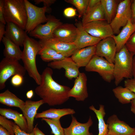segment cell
Listing matches in <instances>:
<instances>
[{
  "instance_id": "5bb4252c",
  "label": "cell",
  "mask_w": 135,
  "mask_h": 135,
  "mask_svg": "<svg viewBox=\"0 0 135 135\" xmlns=\"http://www.w3.org/2000/svg\"><path fill=\"white\" fill-rule=\"evenodd\" d=\"M87 78L84 72H80L76 78L73 87L68 93L69 97L74 98L78 101H84L88 96L87 86Z\"/></svg>"
},
{
  "instance_id": "277c9868",
  "label": "cell",
  "mask_w": 135,
  "mask_h": 135,
  "mask_svg": "<svg viewBox=\"0 0 135 135\" xmlns=\"http://www.w3.org/2000/svg\"><path fill=\"white\" fill-rule=\"evenodd\" d=\"M4 14L6 23L12 22L25 30L27 14L24 0H4Z\"/></svg>"
},
{
  "instance_id": "e0dca14e",
  "label": "cell",
  "mask_w": 135,
  "mask_h": 135,
  "mask_svg": "<svg viewBox=\"0 0 135 135\" xmlns=\"http://www.w3.org/2000/svg\"><path fill=\"white\" fill-rule=\"evenodd\" d=\"M76 26L72 24H62L54 31L53 38L60 40L70 43H73L77 35Z\"/></svg>"
},
{
  "instance_id": "ac0fdd59",
  "label": "cell",
  "mask_w": 135,
  "mask_h": 135,
  "mask_svg": "<svg viewBox=\"0 0 135 135\" xmlns=\"http://www.w3.org/2000/svg\"><path fill=\"white\" fill-rule=\"evenodd\" d=\"M44 104L42 99L37 101L27 100L20 109L27 122L28 133H30L33 131L34 118L37 113V111L40 107Z\"/></svg>"
},
{
  "instance_id": "ba28073f",
  "label": "cell",
  "mask_w": 135,
  "mask_h": 135,
  "mask_svg": "<svg viewBox=\"0 0 135 135\" xmlns=\"http://www.w3.org/2000/svg\"><path fill=\"white\" fill-rule=\"evenodd\" d=\"M132 0H124L118 3L114 17L110 24L114 34H118L122 27L127 24L132 17L131 6Z\"/></svg>"
},
{
  "instance_id": "ee69618b",
  "label": "cell",
  "mask_w": 135,
  "mask_h": 135,
  "mask_svg": "<svg viewBox=\"0 0 135 135\" xmlns=\"http://www.w3.org/2000/svg\"><path fill=\"white\" fill-rule=\"evenodd\" d=\"M101 0H89L88 7L94 6L100 2Z\"/></svg>"
},
{
  "instance_id": "8fae6325",
  "label": "cell",
  "mask_w": 135,
  "mask_h": 135,
  "mask_svg": "<svg viewBox=\"0 0 135 135\" xmlns=\"http://www.w3.org/2000/svg\"><path fill=\"white\" fill-rule=\"evenodd\" d=\"M117 48L112 36L102 40L96 45L95 55L104 58L110 62L114 64Z\"/></svg>"
},
{
  "instance_id": "9c48e42d",
  "label": "cell",
  "mask_w": 135,
  "mask_h": 135,
  "mask_svg": "<svg viewBox=\"0 0 135 135\" xmlns=\"http://www.w3.org/2000/svg\"><path fill=\"white\" fill-rule=\"evenodd\" d=\"M48 20L44 24H40L29 33L30 36L44 40L53 38L55 29L62 24L59 19L51 15L47 16Z\"/></svg>"
},
{
  "instance_id": "e575fe53",
  "label": "cell",
  "mask_w": 135,
  "mask_h": 135,
  "mask_svg": "<svg viewBox=\"0 0 135 135\" xmlns=\"http://www.w3.org/2000/svg\"><path fill=\"white\" fill-rule=\"evenodd\" d=\"M125 46L131 54L135 55V32L127 40Z\"/></svg>"
},
{
  "instance_id": "4fadbf2b",
  "label": "cell",
  "mask_w": 135,
  "mask_h": 135,
  "mask_svg": "<svg viewBox=\"0 0 135 135\" xmlns=\"http://www.w3.org/2000/svg\"><path fill=\"white\" fill-rule=\"evenodd\" d=\"M38 42L42 47L51 48L66 57L71 56L77 50L73 43L64 42L54 38Z\"/></svg>"
},
{
  "instance_id": "60d3db41",
  "label": "cell",
  "mask_w": 135,
  "mask_h": 135,
  "mask_svg": "<svg viewBox=\"0 0 135 135\" xmlns=\"http://www.w3.org/2000/svg\"><path fill=\"white\" fill-rule=\"evenodd\" d=\"M34 1L35 4H38L42 2L44 6L48 8L56 1L55 0H34Z\"/></svg>"
},
{
  "instance_id": "ffe728a7",
  "label": "cell",
  "mask_w": 135,
  "mask_h": 135,
  "mask_svg": "<svg viewBox=\"0 0 135 135\" xmlns=\"http://www.w3.org/2000/svg\"><path fill=\"white\" fill-rule=\"evenodd\" d=\"M28 36L25 30L12 22L6 23L4 36L19 46H23Z\"/></svg>"
},
{
  "instance_id": "1f68e13d",
  "label": "cell",
  "mask_w": 135,
  "mask_h": 135,
  "mask_svg": "<svg viewBox=\"0 0 135 135\" xmlns=\"http://www.w3.org/2000/svg\"><path fill=\"white\" fill-rule=\"evenodd\" d=\"M42 120L45 122L50 126L51 134L54 135H65L64 128L61 125L60 119H50L43 118Z\"/></svg>"
},
{
  "instance_id": "4dcf8cb0",
  "label": "cell",
  "mask_w": 135,
  "mask_h": 135,
  "mask_svg": "<svg viewBox=\"0 0 135 135\" xmlns=\"http://www.w3.org/2000/svg\"><path fill=\"white\" fill-rule=\"evenodd\" d=\"M92 110L95 114L98 120V135H107L108 129V124L105 123L104 120L106 114L104 106H100L98 110L93 108Z\"/></svg>"
},
{
  "instance_id": "5b68a950",
  "label": "cell",
  "mask_w": 135,
  "mask_h": 135,
  "mask_svg": "<svg viewBox=\"0 0 135 135\" xmlns=\"http://www.w3.org/2000/svg\"><path fill=\"white\" fill-rule=\"evenodd\" d=\"M27 14V21L25 30L27 34L33 30L41 24L46 22L47 17L46 12L48 8L37 6L28 0H24Z\"/></svg>"
},
{
  "instance_id": "3957f363",
  "label": "cell",
  "mask_w": 135,
  "mask_h": 135,
  "mask_svg": "<svg viewBox=\"0 0 135 135\" xmlns=\"http://www.w3.org/2000/svg\"><path fill=\"white\" fill-rule=\"evenodd\" d=\"M134 56L125 46L116 52L113 71L115 84L117 86L124 78H132V64Z\"/></svg>"
},
{
  "instance_id": "836d02e7",
  "label": "cell",
  "mask_w": 135,
  "mask_h": 135,
  "mask_svg": "<svg viewBox=\"0 0 135 135\" xmlns=\"http://www.w3.org/2000/svg\"><path fill=\"white\" fill-rule=\"evenodd\" d=\"M15 123L2 116H0V124L6 129L11 135H15L13 130Z\"/></svg>"
},
{
  "instance_id": "74e56055",
  "label": "cell",
  "mask_w": 135,
  "mask_h": 135,
  "mask_svg": "<svg viewBox=\"0 0 135 135\" xmlns=\"http://www.w3.org/2000/svg\"><path fill=\"white\" fill-rule=\"evenodd\" d=\"M64 14L68 18L74 17L76 15V10L71 7L67 8L64 10Z\"/></svg>"
},
{
  "instance_id": "d6986e66",
  "label": "cell",
  "mask_w": 135,
  "mask_h": 135,
  "mask_svg": "<svg viewBox=\"0 0 135 135\" xmlns=\"http://www.w3.org/2000/svg\"><path fill=\"white\" fill-rule=\"evenodd\" d=\"M72 121L69 126L64 128L65 135H93L89 131L90 127L93 124L91 116H89L86 123H81L78 122L76 117L72 115Z\"/></svg>"
},
{
  "instance_id": "8d00e7d4",
  "label": "cell",
  "mask_w": 135,
  "mask_h": 135,
  "mask_svg": "<svg viewBox=\"0 0 135 135\" xmlns=\"http://www.w3.org/2000/svg\"><path fill=\"white\" fill-rule=\"evenodd\" d=\"M124 86L135 94V79L131 78L126 79L124 82Z\"/></svg>"
},
{
  "instance_id": "7c38bea8",
  "label": "cell",
  "mask_w": 135,
  "mask_h": 135,
  "mask_svg": "<svg viewBox=\"0 0 135 135\" xmlns=\"http://www.w3.org/2000/svg\"><path fill=\"white\" fill-rule=\"evenodd\" d=\"M108 132L107 135H135V128L130 127L114 114L107 120Z\"/></svg>"
},
{
  "instance_id": "2e32d148",
  "label": "cell",
  "mask_w": 135,
  "mask_h": 135,
  "mask_svg": "<svg viewBox=\"0 0 135 135\" xmlns=\"http://www.w3.org/2000/svg\"><path fill=\"white\" fill-rule=\"evenodd\" d=\"M75 26L77 28V34L76 39L73 43L77 49L96 46L102 40L88 33L83 28L82 22H76Z\"/></svg>"
},
{
  "instance_id": "44dd1931",
  "label": "cell",
  "mask_w": 135,
  "mask_h": 135,
  "mask_svg": "<svg viewBox=\"0 0 135 135\" xmlns=\"http://www.w3.org/2000/svg\"><path fill=\"white\" fill-rule=\"evenodd\" d=\"M96 50V46L77 49L71 57L79 68L85 67L95 55Z\"/></svg>"
},
{
  "instance_id": "b9f144b4",
  "label": "cell",
  "mask_w": 135,
  "mask_h": 135,
  "mask_svg": "<svg viewBox=\"0 0 135 135\" xmlns=\"http://www.w3.org/2000/svg\"><path fill=\"white\" fill-rule=\"evenodd\" d=\"M131 8L132 12V22L135 23V0H132Z\"/></svg>"
},
{
  "instance_id": "cb8c5ba5",
  "label": "cell",
  "mask_w": 135,
  "mask_h": 135,
  "mask_svg": "<svg viewBox=\"0 0 135 135\" xmlns=\"http://www.w3.org/2000/svg\"><path fill=\"white\" fill-rule=\"evenodd\" d=\"M2 41L4 46L3 54L5 58L18 61L22 59V51L19 46L4 36Z\"/></svg>"
},
{
  "instance_id": "9a60e30c",
  "label": "cell",
  "mask_w": 135,
  "mask_h": 135,
  "mask_svg": "<svg viewBox=\"0 0 135 135\" xmlns=\"http://www.w3.org/2000/svg\"><path fill=\"white\" fill-rule=\"evenodd\" d=\"M48 66L54 69L64 68L65 70V76L69 80L76 78L80 73L79 68L71 57H65L60 60L50 62L48 64Z\"/></svg>"
},
{
  "instance_id": "d590c367",
  "label": "cell",
  "mask_w": 135,
  "mask_h": 135,
  "mask_svg": "<svg viewBox=\"0 0 135 135\" xmlns=\"http://www.w3.org/2000/svg\"><path fill=\"white\" fill-rule=\"evenodd\" d=\"M23 76L18 74L13 76L11 80V82L14 86L18 87L20 86L23 82Z\"/></svg>"
},
{
  "instance_id": "484cf974",
  "label": "cell",
  "mask_w": 135,
  "mask_h": 135,
  "mask_svg": "<svg viewBox=\"0 0 135 135\" xmlns=\"http://www.w3.org/2000/svg\"><path fill=\"white\" fill-rule=\"evenodd\" d=\"M76 113L75 110L70 108H64L62 109L50 108L37 113L35 118H46L50 119H60L62 117L69 114L73 115Z\"/></svg>"
},
{
  "instance_id": "f1b7e54d",
  "label": "cell",
  "mask_w": 135,
  "mask_h": 135,
  "mask_svg": "<svg viewBox=\"0 0 135 135\" xmlns=\"http://www.w3.org/2000/svg\"><path fill=\"white\" fill-rule=\"evenodd\" d=\"M112 92L118 101L122 104L129 103L135 98V94L125 87L118 86L113 89Z\"/></svg>"
},
{
  "instance_id": "7a4b0ae2",
  "label": "cell",
  "mask_w": 135,
  "mask_h": 135,
  "mask_svg": "<svg viewBox=\"0 0 135 135\" xmlns=\"http://www.w3.org/2000/svg\"><path fill=\"white\" fill-rule=\"evenodd\" d=\"M23 47L21 60L29 76L39 85L41 83L42 76L37 68L36 57L42 47L38 41L28 35L24 42Z\"/></svg>"
},
{
  "instance_id": "f6af8a7d",
  "label": "cell",
  "mask_w": 135,
  "mask_h": 135,
  "mask_svg": "<svg viewBox=\"0 0 135 135\" xmlns=\"http://www.w3.org/2000/svg\"><path fill=\"white\" fill-rule=\"evenodd\" d=\"M0 135H11L6 129L0 125Z\"/></svg>"
},
{
  "instance_id": "f35d334b",
  "label": "cell",
  "mask_w": 135,
  "mask_h": 135,
  "mask_svg": "<svg viewBox=\"0 0 135 135\" xmlns=\"http://www.w3.org/2000/svg\"><path fill=\"white\" fill-rule=\"evenodd\" d=\"M13 130L15 135H34V131L30 133H27L22 130L15 123Z\"/></svg>"
},
{
  "instance_id": "4316f807",
  "label": "cell",
  "mask_w": 135,
  "mask_h": 135,
  "mask_svg": "<svg viewBox=\"0 0 135 135\" xmlns=\"http://www.w3.org/2000/svg\"><path fill=\"white\" fill-rule=\"evenodd\" d=\"M24 102L17 97L8 90L0 94V103L11 107H16L21 109Z\"/></svg>"
},
{
  "instance_id": "c3c4849f",
  "label": "cell",
  "mask_w": 135,
  "mask_h": 135,
  "mask_svg": "<svg viewBox=\"0 0 135 135\" xmlns=\"http://www.w3.org/2000/svg\"><path fill=\"white\" fill-rule=\"evenodd\" d=\"M132 74L133 78L135 79V55L133 56L132 60Z\"/></svg>"
},
{
  "instance_id": "8992f818",
  "label": "cell",
  "mask_w": 135,
  "mask_h": 135,
  "mask_svg": "<svg viewBox=\"0 0 135 135\" xmlns=\"http://www.w3.org/2000/svg\"><path fill=\"white\" fill-rule=\"evenodd\" d=\"M114 64L110 62L103 57L95 55L85 67V70L88 72H96L104 81L110 82L114 79Z\"/></svg>"
},
{
  "instance_id": "681fc988",
  "label": "cell",
  "mask_w": 135,
  "mask_h": 135,
  "mask_svg": "<svg viewBox=\"0 0 135 135\" xmlns=\"http://www.w3.org/2000/svg\"><path fill=\"white\" fill-rule=\"evenodd\" d=\"M34 95V92L32 90L28 91L26 93V96L27 98L28 99H31Z\"/></svg>"
},
{
  "instance_id": "f546056e",
  "label": "cell",
  "mask_w": 135,
  "mask_h": 135,
  "mask_svg": "<svg viewBox=\"0 0 135 135\" xmlns=\"http://www.w3.org/2000/svg\"><path fill=\"white\" fill-rule=\"evenodd\" d=\"M38 54L43 61L46 62L58 60L66 57L53 49L46 46L42 47Z\"/></svg>"
},
{
  "instance_id": "30bf717a",
  "label": "cell",
  "mask_w": 135,
  "mask_h": 135,
  "mask_svg": "<svg viewBox=\"0 0 135 135\" xmlns=\"http://www.w3.org/2000/svg\"><path fill=\"white\" fill-rule=\"evenodd\" d=\"M82 25L90 35L102 40L114 35L110 24L106 20L94 21Z\"/></svg>"
},
{
  "instance_id": "6da1fadb",
  "label": "cell",
  "mask_w": 135,
  "mask_h": 135,
  "mask_svg": "<svg viewBox=\"0 0 135 135\" xmlns=\"http://www.w3.org/2000/svg\"><path fill=\"white\" fill-rule=\"evenodd\" d=\"M53 72L49 67H46L41 74L40 84L35 89L36 94L43 100L44 104L50 106L62 104L70 98L68 92L70 88L57 82L52 77Z\"/></svg>"
},
{
  "instance_id": "603a6c76",
  "label": "cell",
  "mask_w": 135,
  "mask_h": 135,
  "mask_svg": "<svg viewBox=\"0 0 135 135\" xmlns=\"http://www.w3.org/2000/svg\"><path fill=\"white\" fill-rule=\"evenodd\" d=\"M0 114L6 118L12 120L22 130L28 133L26 120L24 116L18 112L10 108H0Z\"/></svg>"
},
{
  "instance_id": "7402d4cb",
  "label": "cell",
  "mask_w": 135,
  "mask_h": 135,
  "mask_svg": "<svg viewBox=\"0 0 135 135\" xmlns=\"http://www.w3.org/2000/svg\"><path fill=\"white\" fill-rule=\"evenodd\" d=\"M135 32V23H132L131 19H130L118 34L112 36L116 44L117 52L125 46L127 40Z\"/></svg>"
},
{
  "instance_id": "7dc6e473",
  "label": "cell",
  "mask_w": 135,
  "mask_h": 135,
  "mask_svg": "<svg viewBox=\"0 0 135 135\" xmlns=\"http://www.w3.org/2000/svg\"><path fill=\"white\" fill-rule=\"evenodd\" d=\"M130 103L131 104V111L135 114V98L131 101Z\"/></svg>"
},
{
  "instance_id": "7bdbcfd3",
  "label": "cell",
  "mask_w": 135,
  "mask_h": 135,
  "mask_svg": "<svg viewBox=\"0 0 135 135\" xmlns=\"http://www.w3.org/2000/svg\"><path fill=\"white\" fill-rule=\"evenodd\" d=\"M6 24L0 22V42L2 41L6 31Z\"/></svg>"
},
{
  "instance_id": "d4e9b609",
  "label": "cell",
  "mask_w": 135,
  "mask_h": 135,
  "mask_svg": "<svg viewBox=\"0 0 135 135\" xmlns=\"http://www.w3.org/2000/svg\"><path fill=\"white\" fill-rule=\"evenodd\" d=\"M101 20L106 19L100 2L94 6L88 7L86 13L82 17V22L84 25L92 22Z\"/></svg>"
},
{
  "instance_id": "d6a6232c",
  "label": "cell",
  "mask_w": 135,
  "mask_h": 135,
  "mask_svg": "<svg viewBox=\"0 0 135 135\" xmlns=\"http://www.w3.org/2000/svg\"><path fill=\"white\" fill-rule=\"evenodd\" d=\"M65 1L76 8L79 18L82 17L84 16L88 6L89 0H65Z\"/></svg>"
},
{
  "instance_id": "bcb514c9",
  "label": "cell",
  "mask_w": 135,
  "mask_h": 135,
  "mask_svg": "<svg viewBox=\"0 0 135 135\" xmlns=\"http://www.w3.org/2000/svg\"><path fill=\"white\" fill-rule=\"evenodd\" d=\"M33 131L34 135H45L38 128L36 125L34 128Z\"/></svg>"
},
{
  "instance_id": "52a82bcc",
  "label": "cell",
  "mask_w": 135,
  "mask_h": 135,
  "mask_svg": "<svg viewBox=\"0 0 135 135\" xmlns=\"http://www.w3.org/2000/svg\"><path fill=\"white\" fill-rule=\"evenodd\" d=\"M26 70L18 61L4 57L0 62V90L6 87V80L12 76L17 74L24 76Z\"/></svg>"
},
{
  "instance_id": "83f0119b",
  "label": "cell",
  "mask_w": 135,
  "mask_h": 135,
  "mask_svg": "<svg viewBox=\"0 0 135 135\" xmlns=\"http://www.w3.org/2000/svg\"><path fill=\"white\" fill-rule=\"evenodd\" d=\"M116 0H101L106 20L110 24L116 14L118 4Z\"/></svg>"
},
{
  "instance_id": "ab89813d",
  "label": "cell",
  "mask_w": 135,
  "mask_h": 135,
  "mask_svg": "<svg viewBox=\"0 0 135 135\" xmlns=\"http://www.w3.org/2000/svg\"><path fill=\"white\" fill-rule=\"evenodd\" d=\"M4 0H0V22L6 24L4 16Z\"/></svg>"
}]
</instances>
